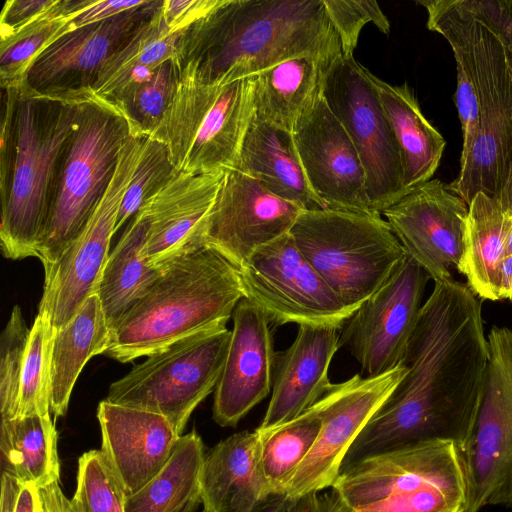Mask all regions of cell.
<instances>
[{"label":"cell","instance_id":"cell-1","mask_svg":"<svg viewBox=\"0 0 512 512\" xmlns=\"http://www.w3.org/2000/svg\"><path fill=\"white\" fill-rule=\"evenodd\" d=\"M488 361L477 296L454 279L435 282L409 342L407 372L355 439L343 466L415 442L458 444L475 416Z\"/></svg>","mask_w":512,"mask_h":512},{"label":"cell","instance_id":"cell-2","mask_svg":"<svg viewBox=\"0 0 512 512\" xmlns=\"http://www.w3.org/2000/svg\"><path fill=\"white\" fill-rule=\"evenodd\" d=\"M302 55H343L323 0H219L183 30L174 60L180 76L218 83Z\"/></svg>","mask_w":512,"mask_h":512},{"label":"cell","instance_id":"cell-3","mask_svg":"<svg viewBox=\"0 0 512 512\" xmlns=\"http://www.w3.org/2000/svg\"><path fill=\"white\" fill-rule=\"evenodd\" d=\"M243 298L240 271L216 251L198 249L162 270L111 330L104 354L131 362L198 332L226 328Z\"/></svg>","mask_w":512,"mask_h":512},{"label":"cell","instance_id":"cell-4","mask_svg":"<svg viewBox=\"0 0 512 512\" xmlns=\"http://www.w3.org/2000/svg\"><path fill=\"white\" fill-rule=\"evenodd\" d=\"M9 192L1 200L0 247L11 260L38 258L60 161L83 102L92 91L45 95L20 86Z\"/></svg>","mask_w":512,"mask_h":512},{"label":"cell","instance_id":"cell-5","mask_svg":"<svg viewBox=\"0 0 512 512\" xmlns=\"http://www.w3.org/2000/svg\"><path fill=\"white\" fill-rule=\"evenodd\" d=\"M353 512H465L456 445L421 441L356 460L330 488Z\"/></svg>","mask_w":512,"mask_h":512},{"label":"cell","instance_id":"cell-6","mask_svg":"<svg viewBox=\"0 0 512 512\" xmlns=\"http://www.w3.org/2000/svg\"><path fill=\"white\" fill-rule=\"evenodd\" d=\"M131 136L124 115L110 101L91 94L60 161L48 222L38 247L44 270L80 236L102 200Z\"/></svg>","mask_w":512,"mask_h":512},{"label":"cell","instance_id":"cell-7","mask_svg":"<svg viewBox=\"0 0 512 512\" xmlns=\"http://www.w3.org/2000/svg\"><path fill=\"white\" fill-rule=\"evenodd\" d=\"M289 233L308 263L354 311L407 258L388 222L376 213L303 210Z\"/></svg>","mask_w":512,"mask_h":512},{"label":"cell","instance_id":"cell-8","mask_svg":"<svg viewBox=\"0 0 512 512\" xmlns=\"http://www.w3.org/2000/svg\"><path fill=\"white\" fill-rule=\"evenodd\" d=\"M255 78L204 83L180 76L148 137L166 147L178 172L197 175L234 168L254 116Z\"/></svg>","mask_w":512,"mask_h":512},{"label":"cell","instance_id":"cell-9","mask_svg":"<svg viewBox=\"0 0 512 512\" xmlns=\"http://www.w3.org/2000/svg\"><path fill=\"white\" fill-rule=\"evenodd\" d=\"M230 338L227 327L183 338L113 382L106 400L162 415L182 435L192 412L216 389Z\"/></svg>","mask_w":512,"mask_h":512},{"label":"cell","instance_id":"cell-10","mask_svg":"<svg viewBox=\"0 0 512 512\" xmlns=\"http://www.w3.org/2000/svg\"><path fill=\"white\" fill-rule=\"evenodd\" d=\"M479 103V131L447 188L467 205L479 193L498 199L512 173V72L499 38L457 0Z\"/></svg>","mask_w":512,"mask_h":512},{"label":"cell","instance_id":"cell-11","mask_svg":"<svg viewBox=\"0 0 512 512\" xmlns=\"http://www.w3.org/2000/svg\"><path fill=\"white\" fill-rule=\"evenodd\" d=\"M482 396L456 445L465 484V512L512 507V330L492 327Z\"/></svg>","mask_w":512,"mask_h":512},{"label":"cell","instance_id":"cell-12","mask_svg":"<svg viewBox=\"0 0 512 512\" xmlns=\"http://www.w3.org/2000/svg\"><path fill=\"white\" fill-rule=\"evenodd\" d=\"M321 95L360 156L371 212L382 214L408 191L398 147L373 74L354 56L342 55L327 67Z\"/></svg>","mask_w":512,"mask_h":512},{"label":"cell","instance_id":"cell-13","mask_svg":"<svg viewBox=\"0 0 512 512\" xmlns=\"http://www.w3.org/2000/svg\"><path fill=\"white\" fill-rule=\"evenodd\" d=\"M146 137H129L120 152L114 176L87 226L58 261L44 270L38 313L49 319L53 333L66 326L85 301L96 294L119 210Z\"/></svg>","mask_w":512,"mask_h":512},{"label":"cell","instance_id":"cell-14","mask_svg":"<svg viewBox=\"0 0 512 512\" xmlns=\"http://www.w3.org/2000/svg\"><path fill=\"white\" fill-rule=\"evenodd\" d=\"M239 271L245 298L274 325L341 329L355 312L308 263L290 233L258 249Z\"/></svg>","mask_w":512,"mask_h":512},{"label":"cell","instance_id":"cell-15","mask_svg":"<svg viewBox=\"0 0 512 512\" xmlns=\"http://www.w3.org/2000/svg\"><path fill=\"white\" fill-rule=\"evenodd\" d=\"M429 279L407 255L340 329L341 346L348 348L367 377L404 364Z\"/></svg>","mask_w":512,"mask_h":512},{"label":"cell","instance_id":"cell-16","mask_svg":"<svg viewBox=\"0 0 512 512\" xmlns=\"http://www.w3.org/2000/svg\"><path fill=\"white\" fill-rule=\"evenodd\" d=\"M407 372L405 364L374 377L359 374L336 383L322 397V426L285 489L294 500L331 488L355 439L383 406Z\"/></svg>","mask_w":512,"mask_h":512},{"label":"cell","instance_id":"cell-17","mask_svg":"<svg viewBox=\"0 0 512 512\" xmlns=\"http://www.w3.org/2000/svg\"><path fill=\"white\" fill-rule=\"evenodd\" d=\"M302 211L239 169L226 170L206 223L203 247L240 270L258 249L288 234Z\"/></svg>","mask_w":512,"mask_h":512},{"label":"cell","instance_id":"cell-18","mask_svg":"<svg viewBox=\"0 0 512 512\" xmlns=\"http://www.w3.org/2000/svg\"><path fill=\"white\" fill-rule=\"evenodd\" d=\"M395 236L435 282L452 280L464 249L468 205L439 179L410 190L382 212Z\"/></svg>","mask_w":512,"mask_h":512},{"label":"cell","instance_id":"cell-19","mask_svg":"<svg viewBox=\"0 0 512 512\" xmlns=\"http://www.w3.org/2000/svg\"><path fill=\"white\" fill-rule=\"evenodd\" d=\"M161 4L147 0L112 18L65 33L36 56L19 86L45 95L91 90L108 58Z\"/></svg>","mask_w":512,"mask_h":512},{"label":"cell","instance_id":"cell-20","mask_svg":"<svg viewBox=\"0 0 512 512\" xmlns=\"http://www.w3.org/2000/svg\"><path fill=\"white\" fill-rule=\"evenodd\" d=\"M292 136L309 186L326 208L372 213L360 156L321 94Z\"/></svg>","mask_w":512,"mask_h":512},{"label":"cell","instance_id":"cell-21","mask_svg":"<svg viewBox=\"0 0 512 512\" xmlns=\"http://www.w3.org/2000/svg\"><path fill=\"white\" fill-rule=\"evenodd\" d=\"M233 328L225 365L214 391L213 419L235 427L273 387L276 355L270 321L243 298L232 315Z\"/></svg>","mask_w":512,"mask_h":512},{"label":"cell","instance_id":"cell-22","mask_svg":"<svg viewBox=\"0 0 512 512\" xmlns=\"http://www.w3.org/2000/svg\"><path fill=\"white\" fill-rule=\"evenodd\" d=\"M225 171L176 172L139 208L149 225L145 254L163 270L174 260L203 248V236Z\"/></svg>","mask_w":512,"mask_h":512},{"label":"cell","instance_id":"cell-23","mask_svg":"<svg viewBox=\"0 0 512 512\" xmlns=\"http://www.w3.org/2000/svg\"><path fill=\"white\" fill-rule=\"evenodd\" d=\"M101 451L127 496L146 485L172 455L179 435L162 415L103 400Z\"/></svg>","mask_w":512,"mask_h":512},{"label":"cell","instance_id":"cell-24","mask_svg":"<svg viewBox=\"0 0 512 512\" xmlns=\"http://www.w3.org/2000/svg\"><path fill=\"white\" fill-rule=\"evenodd\" d=\"M340 329L300 325L294 342L276 355L272 395L255 429L266 432L298 417L333 387L328 370L340 348Z\"/></svg>","mask_w":512,"mask_h":512},{"label":"cell","instance_id":"cell-25","mask_svg":"<svg viewBox=\"0 0 512 512\" xmlns=\"http://www.w3.org/2000/svg\"><path fill=\"white\" fill-rule=\"evenodd\" d=\"M202 505L208 512H253L272 492L260 464L259 433L242 431L205 457Z\"/></svg>","mask_w":512,"mask_h":512},{"label":"cell","instance_id":"cell-26","mask_svg":"<svg viewBox=\"0 0 512 512\" xmlns=\"http://www.w3.org/2000/svg\"><path fill=\"white\" fill-rule=\"evenodd\" d=\"M234 168L303 210L326 208L309 186L291 131L253 116Z\"/></svg>","mask_w":512,"mask_h":512},{"label":"cell","instance_id":"cell-27","mask_svg":"<svg viewBox=\"0 0 512 512\" xmlns=\"http://www.w3.org/2000/svg\"><path fill=\"white\" fill-rule=\"evenodd\" d=\"M373 80L398 147L404 186L409 192L431 180L446 143L422 113L407 83L391 85L375 75Z\"/></svg>","mask_w":512,"mask_h":512},{"label":"cell","instance_id":"cell-28","mask_svg":"<svg viewBox=\"0 0 512 512\" xmlns=\"http://www.w3.org/2000/svg\"><path fill=\"white\" fill-rule=\"evenodd\" d=\"M512 225V214L500 201L485 193H477L468 205L464 249L458 271L479 298L500 300V268Z\"/></svg>","mask_w":512,"mask_h":512},{"label":"cell","instance_id":"cell-29","mask_svg":"<svg viewBox=\"0 0 512 512\" xmlns=\"http://www.w3.org/2000/svg\"><path fill=\"white\" fill-rule=\"evenodd\" d=\"M333 60L302 55L256 75L254 117L292 132L321 94L325 71Z\"/></svg>","mask_w":512,"mask_h":512},{"label":"cell","instance_id":"cell-30","mask_svg":"<svg viewBox=\"0 0 512 512\" xmlns=\"http://www.w3.org/2000/svg\"><path fill=\"white\" fill-rule=\"evenodd\" d=\"M148 221L141 211L130 219L106 260L96 294L113 330L162 273L148 262Z\"/></svg>","mask_w":512,"mask_h":512},{"label":"cell","instance_id":"cell-31","mask_svg":"<svg viewBox=\"0 0 512 512\" xmlns=\"http://www.w3.org/2000/svg\"><path fill=\"white\" fill-rule=\"evenodd\" d=\"M111 330L97 294L91 295L74 318L54 333L51 353V412L64 416L76 380L85 364L104 354Z\"/></svg>","mask_w":512,"mask_h":512},{"label":"cell","instance_id":"cell-32","mask_svg":"<svg viewBox=\"0 0 512 512\" xmlns=\"http://www.w3.org/2000/svg\"><path fill=\"white\" fill-rule=\"evenodd\" d=\"M205 447L196 431L181 435L159 473L133 495L126 512H197L202 504Z\"/></svg>","mask_w":512,"mask_h":512},{"label":"cell","instance_id":"cell-33","mask_svg":"<svg viewBox=\"0 0 512 512\" xmlns=\"http://www.w3.org/2000/svg\"><path fill=\"white\" fill-rule=\"evenodd\" d=\"M1 473L43 488L59 481L58 434L50 416L1 419Z\"/></svg>","mask_w":512,"mask_h":512},{"label":"cell","instance_id":"cell-34","mask_svg":"<svg viewBox=\"0 0 512 512\" xmlns=\"http://www.w3.org/2000/svg\"><path fill=\"white\" fill-rule=\"evenodd\" d=\"M163 3V1H162ZM161 6L104 63L92 93L105 100L112 99L135 71L157 69L175 57L177 42L183 31H172L164 22Z\"/></svg>","mask_w":512,"mask_h":512},{"label":"cell","instance_id":"cell-35","mask_svg":"<svg viewBox=\"0 0 512 512\" xmlns=\"http://www.w3.org/2000/svg\"><path fill=\"white\" fill-rule=\"evenodd\" d=\"M427 11V27L442 35L451 46L456 62L455 104L462 127L460 164L467 158L479 131V103L469 44L457 0L417 1Z\"/></svg>","mask_w":512,"mask_h":512},{"label":"cell","instance_id":"cell-36","mask_svg":"<svg viewBox=\"0 0 512 512\" xmlns=\"http://www.w3.org/2000/svg\"><path fill=\"white\" fill-rule=\"evenodd\" d=\"M322 398L293 420L259 433L260 464L272 494H284L322 426ZM285 495V494H284Z\"/></svg>","mask_w":512,"mask_h":512},{"label":"cell","instance_id":"cell-37","mask_svg":"<svg viewBox=\"0 0 512 512\" xmlns=\"http://www.w3.org/2000/svg\"><path fill=\"white\" fill-rule=\"evenodd\" d=\"M90 0H59L42 17L11 36L1 39V87L19 86L36 56L65 33L73 30L71 20Z\"/></svg>","mask_w":512,"mask_h":512},{"label":"cell","instance_id":"cell-38","mask_svg":"<svg viewBox=\"0 0 512 512\" xmlns=\"http://www.w3.org/2000/svg\"><path fill=\"white\" fill-rule=\"evenodd\" d=\"M179 80V70L173 57L163 62L150 80L126 89L110 100L126 118L131 135H151L160 123Z\"/></svg>","mask_w":512,"mask_h":512},{"label":"cell","instance_id":"cell-39","mask_svg":"<svg viewBox=\"0 0 512 512\" xmlns=\"http://www.w3.org/2000/svg\"><path fill=\"white\" fill-rule=\"evenodd\" d=\"M53 330L49 319L37 313L26 349L16 416H50Z\"/></svg>","mask_w":512,"mask_h":512},{"label":"cell","instance_id":"cell-40","mask_svg":"<svg viewBox=\"0 0 512 512\" xmlns=\"http://www.w3.org/2000/svg\"><path fill=\"white\" fill-rule=\"evenodd\" d=\"M76 480L72 501L82 512H126L127 495L101 450L80 456Z\"/></svg>","mask_w":512,"mask_h":512},{"label":"cell","instance_id":"cell-41","mask_svg":"<svg viewBox=\"0 0 512 512\" xmlns=\"http://www.w3.org/2000/svg\"><path fill=\"white\" fill-rule=\"evenodd\" d=\"M21 309L15 305L0 336V414L1 419L16 416L20 381L29 340Z\"/></svg>","mask_w":512,"mask_h":512},{"label":"cell","instance_id":"cell-42","mask_svg":"<svg viewBox=\"0 0 512 512\" xmlns=\"http://www.w3.org/2000/svg\"><path fill=\"white\" fill-rule=\"evenodd\" d=\"M176 172L166 147L147 136L137 167L123 198L114 232L116 233L126 221L130 220L142 204Z\"/></svg>","mask_w":512,"mask_h":512},{"label":"cell","instance_id":"cell-43","mask_svg":"<svg viewBox=\"0 0 512 512\" xmlns=\"http://www.w3.org/2000/svg\"><path fill=\"white\" fill-rule=\"evenodd\" d=\"M342 46L343 56L351 57L362 28L373 23L382 33L389 34L390 22L374 0H323Z\"/></svg>","mask_w":512,"mask_h":512},{"label":"cell","instance_id":"cell-44","mask_svg":"<svg viewBox=\"0 0 512 512\" xmlns=\"http://www.w3.org/2000/svg\"><path fill=\"white\" fill-rule=\"evenodd\" d=\"M462 3L499 38L512 72V0H462Z\"/></svg>","mask_w":512,"mask_h":512},{"label":"cell","instance_id":"cell-45","mask_svg":"<svg viewBox=\"0 0 512 512\" xmlns=\"http://www.w3.org/2000/svg\"><path fill=\"white\" fill-rule=\"evenodd\" d=\"M0 512H43L40 487L1 473Z\"/></svg>","mask_w":512,"mask_h":512},{"label":"cell","instance_id":"cell-46","mask_svg":"<svg viewBox=\"0 0 512 512\" xmlns=\"http://www.w3.org/2000/svg\"><path fill=\"white\" fill-rule=\"evenodd\" d=\"M59 0H8L1 13V39L28 26L51 10Z\"/></svg>","mask_w":512,"mask_h":512},{"label":"cell","instance_id":"cell-47","mask_svg":"<svg viewBox=\"0 0 512 512\" xmlns=\"http://www.w3.org/2000/svg\"><path fill=\"white\" fill-rule=\"evenodd\" d=\"M218 2L219 0H166L162 3L161 14L172 31H183Z\"/></svg>","mask_w":512,"mask_h":512},{"label":"cell","instance_id":"cell-48","mask_svg":"<svg viewBox=\"0 0 512 512\" xmlns=\"http://www.w3.org/2000/svg\"><path fill=\"white\" fill-rule=\"evenodd\" d=\"M147 0H103L92 1L71 20L72 29L94 24L112 18L135 7L141 6Z\"/></svg>","mask_w":512,"mask_h":512},{"label":"cell","instance_id":"cell-49","mask_svg":"<svg viewBox=\"0 0 512 512\" xmlns=\"http://www.w3.org/2000/svg\"><path fill=\"white\" fill-rule=\"evenodd\" d=\"M43 512H82L62 491L59 481L40 488Z\"/></svg>","mask_w":512,"mask_h":512},{"label":"cell","instance_id":"cell-50","mask_svg":"<svg viewBox=\"0 0 512 512\" xmlns=\"http://www.w3.org/2000/svg\"><path fill=\"white\" fill-rule=\"evenodd\" d=\"M499 296L500 300L512 302V255L506 256L501 264Z\"/></svg>","mask_w":512,"mask_h":512},{"label":"cell","instance_id":"cell-51","mask_svg":"<svg viewBox=\"0 0 512 512\" xmlns=\"http://www.w3.org/2000/svg\"><path fill=\"white\" fill-rule=\"evenodd\" d=\"M317 512H353L338 499L336 494L330 490L317 494Z\"/></svg>","mask_w":512,"mask_h":512},{"label":"cell","instance_id":"cell-52","mask_svg":"<svg viewBox=\"0 0 512 512\" xmlns=\"http://www.w3.org/2000/svg\"><path fill=\"white\" fill-rule=\"evenodd\" d=\"M291 501L284 494H272L253 512H285Z\"/></svg>","mask_w":512,"mask_h":512},{"label":"cell","instance_id":"cell-53","mask_svg":"<svg viewBox=\"0 0 512 512\" xmlns=\"http://www.w3.org/2000/svg\"><path fill=\"white\" fill-rule=\"evenodd\" d=\"M317 494L312 492L292 500L285 512H317Z\"/></svg>","mask_w":512,"mask_h":512},{"label":"cell","instance_id":"cell-54","mask_svg":"<svg viewBox=\"0 0 512 512\" xmlns=\"http://www.w3.org/2000/svg\"><path fill=\"white\" fill-rule=\"evenodd\" d=\"M498 200L503 208L512 214V173Z\"/></svg>","mask_w":512,"mask_h":512},{"label":"cell","instance_id":"cell-55","mask_svg":"<svg viewBox=\"0 0 512 512\" xmlns=\"http://www.w3.org/2000/svg\"><path fill=\"white\" fill-rule=\"evenodd\" d=\"M505 255L506 256L512 255V225L510 227V230L508 232V236L506 239Z\"/></svg>","mask_w":512,"mask_h":512},{"label":"cell","instance_id":"cell-56","mask_svg":"<svg viewBox=\"0 0 512 512\" xmlns=\"http://www.w3.org/2000/svg\"><path fill=\"white\" fill-rule=\"evenodd\" d=\"M197 512H198V511H197ZM200 512H208V511H206V510H204V509H203V510H202V511H200Z\"/></svg>","mask_w":512,"mask_h":512}]
</instances>
